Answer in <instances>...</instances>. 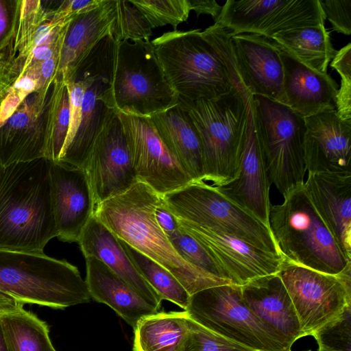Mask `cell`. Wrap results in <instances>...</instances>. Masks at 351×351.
<instances>
[{
	"label": "cell",
	"mask_w": 351,
	"mask_h": 351,
	"mask_svg": "<svg viewBox=\"0 0 351 351\" xmlns=\"http://www.w3.org/2000/svg\"><path fill=\"white\" fill-rule=\"evenodd\" d=\"M271 39L299 62L322 73H327L329 62L337 53L324 25L282 32Z\"/></svg>",
	"instance_id": "cell-30"
},
{
	"label": "cell",
	"mask_w": 351,
	"mask_h": 351,
	"mask_svg": "<svg viewBox=\"0 0 351 351\" xmlns=\"http://www.w3.org/2000/svg\"><path fill=\"white\" fill-rule=\"evenodd\" d=\"M326 19L338 33L350 35L351 0H319Z\"/></svg>",
	"instance_id": "cell-44"
},
{
	"label": "cell",
	"mask_w": 351,
	"mask_h": 351,
	"mask_svg": "<svg viewBox=\"0 0 351 351\" xmlns=\"http://www.w3.org/2000/svg\"><path fill=\"white\" fill-rule=\"evenodd\" d=\"M252 97L245 89L235 88L215 99L179 100L200 141L204 182L221 187L238 178Z\"/></svg>",
	"instance_id": "cell-4"
},
{
	"label": "cell",
	"mask_w": 351,
	"mask_h": 351,
	"mask_svg": "<svg viewBox=\"0 0 351 351\" xmlns=\"http://www.w3.org/2000/svg\"><path fill=\"white\" fill-rule=\"evenodd\" d=\"M51 162L41 158L0 169V250L43 252L58 237L51 204Z\"/></svg>",
	"instance_id": "cell-3"
},
{
	"label": "cell",
	"mask_w": 351,
	"mask_h": 351,
	"mask_svg": "<svg viewBox=\"0 0 351 351\" xmlns=\"http://www.w3.org/2000/svg\"><path fill=\"white\" fill-rule=\"evenodd\" d=\"M51 87L52 84L28 95L0 128L3 167L45 158L46 113Z\"/></svg>",
	"instance_id": "cell-19"
},
{
	"label": "cell",
	"mask_w": 351,
	"mask_h": 351,
	"mask_svg": "<svg viewBox=\"0 0 351 351\" xmlns=\"http://www.w3.org/2000/svg\"><path fill=\"white\" fill-rule=\"evenodd\" d=\"M115 17L116 0H101L96 7L74 16L63 40L55 77L71 80L92 49L112 34Z\"/></svg>",
	"instance_id": "cell-22"
},
{
	"label": "cell",
	"mask_w": 351,
	"mask_h": 351,
	"mask_svg": "<svg viewBox=\"0 0 351 351\" xmlns=\"http://www.w3.org/2000/svg\"><path fill=\"white\" fill-rule=\"evenodd\" d=\"M269 228L280 254L295 265L337 275L351 263L341 253L304 184L284 195L282 203L271 205Z\"/></svg>",
	"instance_id": "cell-5"
},
{
	"label": "cell",
	"mask_w": 351,
	"mask_h": 351,
	"mask_svg": "<svg viewBox=\"0 0 351 351\" xmlns=\"http://www.w3.org/2000/svg\"><path fill=\"white\" fill-rule=\"evenodd\" d=\"M70 101L66 84L55 77L47 104L45 130V158L58 162L67 136Z\"/></svg>",
	"instance_id": "cell-32"
},
{
	"label": "cell",
	"mask_w": 351,
	"mask_h": 351,
	"mask_svg": "<svg viewBox=\"0 0 351 351\" xmlns=\"http://www.w3.org/2000/svg\"><path fill=\"white\" fill-rule=\"evenodd\" d=\"M21 0H0V53L14 47Z\"/></svg>",
	"instance_id": "cell-42"
},
{
	"label": "cell",
	"mask_w": 351,
	"mask_h": 351,
	"mask_svg": "<svg viewBox=\"0 0 351 351\" xmlns=\"http://www.w3.org/2000/svg\"><path fill=\"white\" fill-rule=\"evenodd\" d=\"M0 351H8L0 315Z\"/></svg>",
	"instance_id": "cell-50"
},
{
	"label": "cell",
	"mask_w": 351,
	"mask_h": 351,
	"mask_svg": "<svg viewBox=\"0 0 351 351\" xmlns=\"http://www.w3.org/2000/svg\"><path fill=\"white\" fill-rule=\"evenodd\" d=\"M311 336L317 341V351H351V305Z\"/></svg>",
	"instance_id": "cell-38"
},
{
	"label": "cell",
	"mask_w": 351,
	"mask_h": 351,
	"mask_svg": "<svg viewBox=\"0 0 351 351\" xmlns=\"http://www.w3.org/2000/svg\"><path fill=\"white\" fill-rule=\"evenodd\" d=\"M304 186L341 253L351 261V171L308 172Z\"/></svg>",
	"instance_id": "cell-21"
},
{
	"label": "cell",
	"mask_w": 351,
	"mask_h": 351,
	"mask_svg": "<svg viewBox=\"0 0 351 351\" xmlns=\"http://www.w3.org/2000/svg\"><path fill=\"white\" fill-rule=\"evenodd\" d=\"M22 72L23 66L16 58L14 47L0 53V105Z\"/></svg>",
	"instance_id": "cell-46"
},
{
	"label": "cell",
	"mask_w": 351,
	"mask_h": 351,
	"mask_svg": "<svg viewBox=\"0 0 351 351\" xmlns=\"http://www.w3.org/2000/svg\"><path fill=\"white\" fill-rule=\"evenodd\" d=\"M178 101L152 41L115 40L109 87L105 96L109 108L149 118Z\"/></svg>",
	"instance_id": "cell-6"
},
{
	"label": "cell",
	"mask_w": 351,
	"mask_h": 351,
	"mask_svg": "<svg viewBox=\"0 0 351 351\" xmlns=\"http://www.w3.org/2000/svg\"><path fill=\"white\" fill-rule=\"evenodd\" d=\"M0 290L23 304L56 309L86 303L91 298L77 267L44 252L0 250Z\"/></svg>",
	"instance_id": "cell-7"
},
{
	"label": "cell",
	"mask_w": 351,
	"mask_h": 351,
	"mask_svg": "<svg viewBox=\"0 0 351 351\" xmlns=\"http://www.w3.org/2000/svg\"><path fill=\"white\" fill-rule=\"evenodd\" d=\"M319 0H228L215 22L237 34L269 38L305 27L324 25Z\"/></svg>",
	"instance_id": "cell-12"
},
{
	"label": "cell",
	"mask_w": 351,
	"mask_h": 351,
	"mask_svg": "<svg viewBox=\"0 0 351 351\" xmlns=\"http://www.w3.org/2000/svg\"><path fill=\"white\" fill-rule=\"evenodd\" d=\"M82 169L86 173L95 207L125 193L137 182L123 128L113 109L108 112Z\"/></svg>",
	"instance_id": "cell-14"
},
{
	"label": "cell",
	"mask_w": 351,
	"mask_h": 351,
	"mask_svg": "<svg viewBox=\"0 0 351 351\" xmlns=\"http://www.w3.org/2000/svg\"><path fill=\"white\" fill-rule=\"evenodd\" d=\"M235 69L245 90L285 104L281 48L271 38L256 34L230 37Z\"/></svg>",
	"instance_id": "cell-17"
},
{
	"label": "cell",
	"mask_w": 351,
	"mask_h": 351,
	"mask_svg": "<svg viewBox=\"0 0 351 351\" xmlns=\"http://www.w3.org/2000/svg\"><path fill=\"white\" fill-rule=\"evenodd\" d=\"M114 42L112 34L104 38L75 72L84 79L85 91L79 128L59 160L68 165L83 169L93 141L111 109L106 105L105 96L109 87Z\"/></svg>",
	"instance_id": "cell-13"
},
{
	"label": "cell",
	"mask_w": 351,
	"mask_h": 351,
	"mask_svg": "<svg viewBox=\"0 0 351 351\" xmlns=\"http://www.w3.org/2000/svg\"><path fill=\"white\" fill-rule=\"evenodd\" d=\"M162 196L178 218L234 236L260 249L282 255L270 229L217 186L204 181L191 182Z\"/></svg>",
	"instance_id": "cell-9"
},
{
	"label": "cell",
	"mask_w": 351,
	"mask_h": 351,
	"mask_svg": "<svg viewBox=\"0 0 351 351\" xmlns=\"http://www.w3.org/2000/svg\"><path fill=\"white\" fill-rule=\"evenodd\" d=\"M271 185L267 165L254 133L250 106V127L239 176L232 182L217 187L269 228Z\"/></svg>",
	"instance_id": "cell-24"
},
{
	"label": "cell",
	"mask_w": 351,
	"mask_h": 351,
	"mask_svg": "<svg viewBox=\"0 0 351 351\" xmlns=\"http://www.w3.org/2000/svg\"><path fill=\"white\" fill-rule=\"evenodd\" d=\"M176 219L204 247L232 285L243 286L256 278L277 274L280 269L285 260L280 254L260 249L234 236Z\"/></svg>",
	"instance_id": "cell-16"
},
{
	"label": "cell",
	"mask_w": 351,
	"mask_h": 351,
	"mask_svg": "<svg viewBox=\"0 0 351 351\" xmlns=\"http://www.w3.org/2000/svg\"><path fill=\"white\" fill-rule=\"evenodd\" d=\"M50 181L57 237L63 242H78L95 208L86 173L82 169L52 161Z\"/></svg>",
	"instance_id": "cell-18"
},
{
	"label": "cell",
	"mask_w": 351,
	"mask_h": 351,
	"mask_svg": "<svg viewBox=\"0 0 351 351\" xmlns=\"http://www.w3.org/2000/svg\"><path fill=\"white\" fill-rule=\"evenodd\" d=\"M23 304L12 295L0 290V313H5L23 308Z\"/></svg>",
	"instance_id": "cell-49"
},
{
	"label": "cell",
	"mask_w": 351,
	"mask_h": 351,
	"mask_svg": "<svg viewBox=\"0 0 351 351\" xmlns=\"http://www.w3.org/2000/svg\"><path fill=\"white\" fill-rule=\"evenodd\" d=\"M112 35L117 41L149 40L152 31L141 12L128 0H116Z\"/></svg>",
	"instance_id": "cell-36"
},
{
	"label": "cell",
	"mask_w": 351,
	"mask_h": 351,
	"mask_svg": "<svg viewBox=\"0 0 351 351\" xmlns=\"http://www.w3.org/2000/svg\"><path fill=\"white\" fill-rule=\"evenodd\" d=\"M191 10H194L197 14H209L216 20L221 10L220 6L215 0H188Z\"/></svg>",
	"instance_id": "cell-48"
},
{
	"label": "cell",
	"mask_w": 351,
	"mask_h": 351,
	"mask_svg": "<svg viewBox=\"0 0 351 351\" xmlns=\"http://www.w3.org/2000/svg\"><path fill=\"white\" fill-rule=\"evenodd\" d=\"M143 14L151 29L170 25L173 30L186 21L191 8L188 0H128Z\"/></svg>",
	"instance_id": "cell-35"
},
{
	"label": "cell",
	"mask_w": 351,
	"mask_h": 351,
	"mask_svg": "<svg viewBox=\"0 0 351 351\" xmlns=\"http://www.w3.org/2000/svg\"><path fill=\"white\" fill-rule=\"evenodd\" d=\"M167 237L176 251L184 261L208 274L227 280L204 247L182 227L179 226Z\"/></svg>",
	"instance_id": "cell-37"
},
{
	"label": "cell",
	"mask_w": 351,
	"mask_h": 351,
	"mask_svg": "<svg viewBox=\"0 0 351 351\" xmlns=\"http://www.w3.org/2000/svg\"><path fill=\"white\" fill-rule=\"evenodd\" d=\"M8 351H56L47 323L23 308L0 313Z\"/></svg>",
	"instance_id": "cell-31"
},
{
	"label": "cell",
	"mask_w": 351,
	"mask_h": 351,
	"mask_svg": "<svg viewBox=\"0 0 351 351\" xmlns=\"http://www.w3.org/2000/svg\"><path fill=\"white\" fill-rule=\"evenodd\" d=\"M330 66L341 77L340 88L337 90L335 104L339 117L345 121L351 122V43L337 51L332 60Z\"/></svg>",
	"instance_id": "cell-41"
},
{
	"label": "cell",
	"mask_w": 351,
	"mask_h": 351,
	"mask_svg": "<svg viewBox=\"0 0 351 351\" xmlns=\"http://www.w3.org/2000/svg\"><path fill=\"white\" fill-rule=\"evenodd\" d=\"M133 328V351H181L190 318L185 311L156 312L140 319Z\"/></svg>",
	"instance_id": "cell-29"
},
{
	"label": "cell",
	"mask_w": 351,
	"mask_h": 351,
	"mask_svg": "<svg viewBox=\"0 0 351 351\" xmlns=\"http://www.w3.org/2000/svg\"><path fill=\"white\" fill-rule=\"evenodd\" d=\"M277 274L292 301L302 337L312 335L351 305V263L332 275L285 258Z\"/></svg>",
	"instance_id": "cell-11"
},
{
	"label": "cell",
	"mask_w": 351,
	"mask_h": 351,
	"mask_svg": "<svg viewBox=\"0 0 351 351\" xmlns=\"http://www.w3.org/2000/svg\"><path fill=\"white\" fill-rule=\"evenodd\" d=\"M120 241L136 269L162 300L173 302L185 311L191 295L178 280L165 267Z\"/></svg>",
	"instance_id": "cell-33"
},
{
	"label": "cell",
	"mask_w": 351,
	"mask_h": 351,
	"mask_svg": "<svg viewBox=\"0 0 351 351\" xmlns=\"http://www.w3.org/2000/svg\"><path fill=\"white\" fill-rule=\"evenodd\" d=\"M1 167H3V166H2V165H1V163L0 162V169L1 168Z\"/></svg>",
	"instance_id": "cell-51"
},
{
	"label": "cell",
	"mask_w": 351,
	"mask_h": 351,
	"mask_svg": "<svg viewBox=\"0 0 351 351\" xmlns=\"http://www.w3.org/2000/svg\"><path fill=\"white\" fill-rule=\"evenodd\" d=\"M65 83L69 95L70 119L68 134L62 151L72 142L79 128L85 91L84 80L77 73H75L71 80Z\"/></svg>",
	"instance_id": "cell-43"
},
{
	"label": "cell",
	"mask_w": 351,
	"mask_h": 351,
	"mask_svg": "<svg viewBox=\"0 0 351 351\" xmlns=\"http://www.w3.org/2000/svg\"><path fill=\"white\" fill-rule=\"evenodd\" d=\"M251 114L271 182L283 197L304 183V119L285 104L258 95L252 98Z\"/></svg>",
	"instance_id": "cell-8"
},
{
	"label": "cell",
	"mask_w": 351,
	"mask_h": 351,
	"mask_svg": "<svg viewBox=\"0 0 351 351\" xmlns=\"http://www.w3.org/2000/svg\"><path fill=\"white\" fill-rule=\"evenodd\" d=\"M304 159L306 171H351V122L335 109L304 119Z\"/></svg>",
	"instance_id": "cell-20"
},
{
	"label": "cell",
	"mask_w": 351,
	"mask_h": 351,
	"mask_svg": "<svg viewBox=\"0 0 351 351\" xmlns=\"http://www.w3.org/2000/svg\"><path fill=\"white\" fill-rule=\"evenodd\" d=\"M77 243L84 257L94 256L100 260L158 311L162 299L136 269L120 239L94 215Z\"/></svg>",
	"instance_id": "cell-26"
},
{
	"label": "cell",
	"mask_w": 351,
	"mask_h": 351,
	"mask_svg": "<svg viewBox=\"0 0 351 351\" xmlns=\"http://www.w3.org/2000/svg\"><path fill=\"white\" fill-rule=\"evenodd\" d=\"M85 259V281L91 298L108 305L132 328L142 317L158 312L100 260Z\"/></svg>",
	"instance_id": "cell-27"
},
{
	"label": "cell",
	"mask_w": 351,
	"mask_h": 351,
	"mask_svg": "<svg viewBox=\"0 0 351 351\" xmlns=\"http://www.w3.org/2000/svg\"><path fill=\"white\" fill-rule=\"evenodd\" d=\"M232 35L215 22L204 31H169L152 40L178 100L212 99L235 88L245 89L233 61Z\"/></svg>",
	"instance_id": "cell-1"
},
{
	"label": "cell",
	"mask_w": 351,
	"mask_h": 351,
	"mask_svg": "<svg viewBox=\"0 0 351 351\" xmlns=\"http://www.w3.org/2000/svg\"><path fill=\"white\" fill-rule=\"evenodd\" d=\"M181 351L256 350L226 339L204 328L190 318V330Z\"/></svg>",
	"instance_id": "cell-40"
},
{
	"label": "cell",
	"mask_w": 351,
	"mask_h": 351,
	"mask_svg": "<svg viewBox=\"0 0 351 351\" xmlns=\"http://www.w3.org/2000/svg\"><path fill=\"white\" fill-rule=\"evenodd\" d=\"M305 351H311V350H305Z\"/></svg>",
	"instance_id": "cell-52"
},
{
	"label": "cell",
	"mask_w": 351,
	"mask_h": 351,
	"mask_svg": "<svg viewBox=\"0 0 351 351\" xmlns=\"http://www.w3.org/2000/svg\"><path fill=\"white\" fill-rule=\"evenodd\" d=\"M154 215L158 226L167 235L179 227L175 215L170 211L161 195L155 208Z\"/></svg>",
	"instance_id": "cell-47"
},
{
	"label": "cell",
	"mask_w": 351,
	"mask_h": 351,
	"mask_svg": "<svg viewBox=\"0 0 351 351\" xmlns=\"http://www.w3.org/2000/svg\"><path fill=\"white\" fill-rule=\"evenodd\" d=\"M285 105L305 119L334 110L337 82L326 73H319L281 49Z\"/></svg>",
	"instance_id": "cell-23"
},
{
	"label": "cell",
	"mask_w": 351,
	"mask_h": 351,
	"mask_svg": "<svg viewBox=\"0 0 351 351\" xmlns=\"http://www.w3.org/2000/svg\"><path fill=\"white\" fill-rule=\"evenodd\" d=\"M48 17V12L42 1L21 0L20 15L14 43L18 61L25 65L34 49L36 33Z\"/></svg>",
	"instance_id": "cell-34"
},
{
	"label": "cell",
	"mask_w": 351,
	"mask_h": 351,
	"mask_svg": "<svg viewBox=\"0 0 351 351\" xmlns=\"http://www.w3.org/2000/svg\"><path fill=\"white\" fill-rule=\"evenodd\" d=\"M160 196L138 180L125 193L97 205L94 215L118 239L169 270L190 295L231 284L194 267L178 254L155 218Z\"/></svg>",
	"instance_id": "cell-2"
},
{
	"label": "cell",
	"mask_w": 351,
	"mask_h": 351,
	"mask_svg": "<svg viewBox=\"0 0 351 351\" xmlns=\"http://www.w3.org/2000/svg\"><path fill=\"white\" fill-rule=\"evenodd\" d=\"M149 119L165 145L192 182L204 181L200 141L190 116L179 101Z\"/></svg>",
	"instance_id": "cell-28"
},
{
	"label": "cell",
	"mask_w": 351,
	"mask_h": 351,
	"mask_svg": "<svg viewBox=\"0 0 351 351\" xmlns=\"http://www.w3.org/2000/svg\"><path fill=\"white\" fill-rule=\"evenodd\" d=\"M71 20L56 27L47 37L34 48L25 65L23 71L30 64L41 62L60 52L68 25Z\"/></svg>",
	"instance_id": "cell-45"
},
{
	"label": "cell",
	"mask_w": 351,
	"mask_h": 351,
	"mask_svg": "<svg viewBox=\"0 0 351 351\" xmlns=\"http://www.w3.org/2000/svg\"><path fill=\"white\" fill-rule=\"evenodd\" d=\"M185 311L204 328L256 351H291V346L245 304L241 287L223 285L192 295Z\"/></svg>",
	"instance_id": "cell-10"
},
{
	"label": "cell",
	"mask_w": 351,
	"mask_h": 351,
	"mask_svg": "<svg viewBox=\"0 0 351 351\" xmlns=\"http://www.w3.org/2000/svg\"><path fill=\"white\" fill-rule=\"evenodd\" d=\"M245 304L292 347L303 337L298 317L278 274L256 278L240 286Z\"/></svg>",
	"instance_id": "cell-25"
},
{
	"label": "cell",
	"mask_w": 351,
	"mask_h": 351,
	"mask_svg": "<svg viewBox=\"0 0 351 351\" xmlns=\"http://www.w3.org/2000/svg\"><path fill=\"white\" fill-rule=\"evenodd\" d=\"M138 180L160 195L192 180L170 153L149 118L117 112Z\"/></svg>",
	"instance_id": "cell-15"
},
{
	"label": "cell",
	"mask_w": 351,
	"mask_h": 351,
	"mask_svg": "<svg viewBox=\"0 0 351 351\" xmlns=\"http://www.w3.org/2000/svg\"><path fill=\"white\" fill-rule=\"evenodd\" d=\"M36 64H30L12 84L0 105V128L31 93L42 89Z\"/></svg>",
	"instance_id": "cell-39"
}]
</instances>
